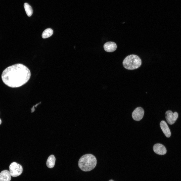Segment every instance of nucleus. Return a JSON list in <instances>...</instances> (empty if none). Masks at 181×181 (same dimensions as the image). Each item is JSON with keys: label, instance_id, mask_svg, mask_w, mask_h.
I'll return each instance as SVG.
<instances>
[{"label": "nucleus", "instance_id": "f257e3e1", "mask_svg": "<svg viewBox=\"0 0 181 181\" xmlns=\"http://www.w3.org/2000/svg\"><path fill=\"white\" fill-rule=\"evenodd\" d=\"M31 73L29 69L21 64H17L6 68L2 74L3 82L10 87H20L29 80Z\"/></svg>", "mask_w": 181, "mask_h": 181}, {"label": "nucleus", "instance_id": "f03ea898", "mask_svg": "<svg viewBox=\"0 0 181 181\" xmlns=\"http://www.w3.org/2000/svg\"><path fill=\"white\" fill-rule=\"evenodd\" d=\"M97 163L96 157L91 154H87L82 156L78 162L80 168L84 171H88L94 169Z\"/></svg>", "mask_w": 181, "mask_h": 181}, {"label": "nucleus", "instance_id": "7ed1b4c3", "mask_svg": "<svg viewBox=\"0 0 181 181\" xmlns=\"http://www.w3.org/2000/svg\"><path fill=\"white\" fill-rule=\"evenodd\" d=\"M142 63L140 58L135 55H131L127 56L123 60L124 67L128 70H134L139 68Z\"/></svg>", "mask_w": 181, "mask_h": 181}, {"label": "nucleus", "instance_id": "20e7f679", "mask_svg": "<svg viewBox=\"0 0 181 181\" xmlns=\"http://www.w3.org/2000/svg\"><path fill=\"white\" fill-rule=\"evenodd\" d=\"M9 168L10 174L11 176L13 177L20 175L23 171L22 166L15 162L12 163L9 166Z\"/></svg>", "mask_w": 181, "mask_h": 181}, {"label": "nucleus", "instance_id": "39448f33", "mask_svg": "<svg viewBox=\"0 0 181 181\" xmlns=\"http://www.w3.org/2000/svg\"><path fill=\"white\" fill-rule=\"evenodd\" d=\"M166 119L170 124L174 123L177 119L178 117V114L176 112L173 113L171 110H168L165 113Z\"/></svg>", "mask_w": 181, "mask_h": 181}, {"label": "nucleus", "instance_id": "423d86ee", "mask_svg": "<svg viewBox=\"0 0 181 181\" xmlns=\"http://www.w3.org/2000/svg\"><path fill=\"white\" fill-rule=\"evenodd\" d=\"M144 113V111L142 108L138 107L133 112L132 115V118L135 121H140L143 117Z\"/></svg>", "mask_w": 181, "mask_h": 181}, {"label": "nucleus", "instance_id": "0eeeda50", "mask_svg": "<svg viewBox=\"0 0 181 181\" xmlns=\"http://www.w3.org/2000/svg\"><path fill=\"white\" fill-rule=\"evenodd\" d=\"M154 152L160 155H164L166 153V150L165 147L162 144L157 143L154 145L153 147Z\"/></svg>", "mask_w": 181, "mask_h": 181}, {"label": "nucleus", "instance_id": "6e6552de", "mask_svg": "<svg viewBox=\"0 0 181 181\" xmlns=\"http://www.w3.org/2000/svg\"><path fill=\"white\" fill-rule=\"evenodd\" d=\"M117 45L114 42L109 41L106 42L104 45V50L106 52H112L115 51L117 48Z\"/></svg>", "mask_w": 181, "mask_h": 181}, {"label": "nucleus", "instance_id": "1a4fd4ad", "mask_svg": "<svg viewBox=\"0 0 181 181\" xmlns=\"http://www.w3.org/2000/svg\"><path fill=\"white\" fill-rule=\"evenodd\" d=\"M160 126L161 130L165 136L169 138L171 136V133L170 129L166 122L162 120L160 122Z\"/></svg>", "mask_w": 181, "mask_h": 181}, {"label": "nucleus", "instance_id": "9d476101", "mask_svg": "<svg viewBox=\"0 0 181 181\" xmlns=\"http://www.w3.org/2000/svg\"><path fill=\"white\" fill-rule=\"evenodd\" d=\"M11 176L9 171L3 170L0 173V181H10Z\"/></svg>", "mask_w": 181, "mask_h": 181}, {"label": "nucleus", "instance_id": "9b49d317", "mask_svg": "<svg viewBox=\"0 0 181 181\" xmlns=\"http://www.w3.org/2000/svg\"><path fill=\"white\" fill-rule=\"evenodd\" d=\"M56 159L54 156L52 155L49 156L47 160L46 164L49 168H52L54 166Z\"/></svg>", "mask_w": 181, "mask_h": 181}, {"label": "nucleus", "instance_id": "f8f14e48", "mask_svg": "<svg viewBox=\"0 0 181 181\" xmlns=\"http://www.w3.org/2000/svg\"><path fill=\"white\" fill-rule=\"evenodd\" d=\"M53 32V30L52 29L47 28L43 32L42 35V37L43 38L49 37L52 35Z\"/></svg>", "mask_w": 181, "mask_h": 181}, {"label": "nucleus", "instance_id": "ddd939ff", "mask_svg": "<svg viewBox=\"0 0 181 181\" xmlns=\"http://www.w3.org/2000/svg\"><path fill=\"white\" fill-rule=\"evenodd\" d=\"M24 7L27 15L29 17L31 16L33 13V11L31 6L27 3H25Z\"/></svg>", "mask_w": 181, "mask_h": 181}, {"label": "nucleus", "instance_id": "4468645a", "mask_svg": "<svg viewBox=\"0 0 181 181\" xmlns=\"http://www.w3.org/2000/svg\"><path fill=\"white\" fill-rule=\"evenodd\" d=\"M2 123V121L1 119H0V125Z\"/></svg>", "mask_w": 181, "mask_h": 181}, {"label": "nucleus", "instance_id": "2eb2a0df", "mask_svg": "<svg viewBox=\"0 0 181 181\" xmlns=\"http://www.w3.org/2000/svg\"><path fill=\"white\" fill-rule=\"evenodd\" d=\"M109 181H114L112 179H110V180H109Z\"/></svg>", "mask_w": 181, "mask_h": 181}]
</instances>
